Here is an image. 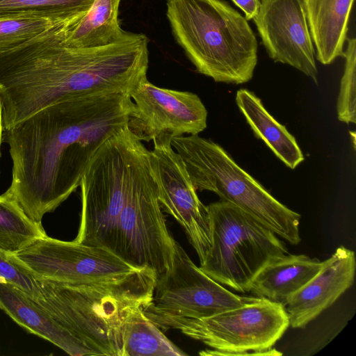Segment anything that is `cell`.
Returning <instances> with one entry per match:
<instances>
[{"mask_svg":"<svg viewBox=\"0 0 356 356\" xmlns=\"http://www.w3.org/2000/svg\"><path fill=\"white\" fill-rule=\"evenodd\" d=\"M61 23L0 53V99L3 129L58 102L98 93L126 92L145 76L148 39L129 34L113 44L73 48L63 40Z\"/></svg>","mask_w":356,"mask_h":356,"instance_id":"cell-2","label":"cell"},{"mask_svg":"<svg viewBox=\"0 0 356 356\" xmlns=\"http://www.w3.org/2000/svg\"><path fill=\"white\" fill-rule=\"evenodd\" d=\"M207 207L211 244L199 268L222 286L249 292L265 266L289 253L285 243L234 204L220 200Z\"/></svg>","mask_w":356,"mask_h":356,"instance_id":"cell-6","label":"cell"},{"mask_svg":"<svg viewBox=\"0 0 356 356\" xmlns=\"http://www.w3.org/2000/svg\"><path fill=\"white\" fill-rule=\"evenodd\" d=\"M129 93H98L49 106L3 130L12 180L6 193L42 224L76 188L101 146L129 123Z\"/></svg>","mask_w":356,"mask_h":356,"instance_id":"cell-1","label":"cell"},{"mask_svg":"<svg viewBox=\"0 0 356 356\" xmlns=\"http://www.w3.org/2000/svg\"><path fill=\"white\" fill-rule=\"evenodd\" d=\"M64 22H67L33 16L0 18V53L17 47Z\"/></svg>","mask_w":356,"mask_h":356,"instance_id":"cell-24","label":"cell"},{"mask_svg":"<svg viewBox=\"0 0 356 356\" xmlns=\"http://www.w3.org/2000/svg\"><path fill=\"white\" fill-rule=\"evenodd\" d=\"M156 277L143 268L79 284L38 281L42 298L35 301L70 337L77 356H122L124 325L151 302Z\"/></svg>","mask_w":356,"mask_h":356,"instance_id":"cell-3","label":"cell"},{"mask_svg":"<svg viewBox=\"0 0 356 356\" xmlns=\"http://www.w3.org/2000/svg\"><path fill=\"white\" fill-rule=\"evenodd\" d=\"M0 309L23 329L77 356L65 332L38 304L17 286L0 277Z\"/></svg>","mask_w":356,"mask_h":356,"instance_id":"cell-18","label":"cell"},{"mask_svg":"<svg viewBox=\"0 0 356 356\" xmlns=\"http://www.w3.org/2000/svg\"><path fill=\"white\" fill-rule=\"evenodd\" d=\"M172 34L196 70L216 82L251 80L257 40L249 23L223 0H167Z\"/></svg>","mask_w":356,"mask_h":356,"instance_id":"cell-4","label":"cell"},{"mask_svg":"<svg viewBox=\"0 0 356 356\" xmlns=\"http://www.w3.org/2000/svg\"><path fill=\"white\" fill-rule=\"evenodd\" d=\"M0 277L14 284L33 300L42 298L38 281L14 253L0 249Z\"/></svg>","mask_w":356,"mask_h":356,"instance_id":"cell-26","label":"cell"},{"mask_svg":"<svg viewBox=\"0 0 356 356\" xmlns=\"http://www.w3.org/2000/svg\"><path fill=\"white\" fill-rule=\"evenodd\" d=\"M315 56L323 65L343 56L354 0H303Z\"/></svg>","mask_w":356,"mask_h":356,"instance_id":"cell-17","label":"cell"},{"mask_svg":"<svg viewBox=\"0 0 356 356\" xmlns=\"http://www.w3.org/2000/svg\"><path fill=\"white\" fill-rule=\"evenodd\" d=\"M14 254L38 281L79 284L121 277L139 270L106 248L47 235Z\"/></svg>","mask_w":356,"mask_h":356,"instance_id":"cell-11","label":"cell"},{"mask_svg":"<svg viewBox=\"0 0 356 356\" xmlns=\"http://www.w3.org/2000/svg\"><path fill=\"white\" fill-rule=\"evenodd\" d=\"M257 298L235 294L211 279L175 241L172 265L157 276L152 301L143 313L145 316L203 318Z\"/></svg>","mask_w":356,"mask_h":356,"instance_id":"cell-10","label":"cell"},{"mask_svg":"<svg viewBox=\"0 0 356 356\" xmlns=\"http://www.w3.org/2000/svg\"><path fill=\"white\" fill-rule=\"evenodd\" d=\"M355 252L339 247L321 270L285 306L289 326L303 328L330 307L354 282Z\"/></svg>","mask_w":356,"mask_h":356,"instance_id":"cell-15","label":"cell"},{"mask_svg":"<svg viewBox=\"0 0 356 356\" xmlns=\"http://www.w3.org/2000/svg\"><path fill=\"white\" fill-rule=\"evenodd\" d=\"M325 263V260L305 254L288 253L265 266L252 282L249 292L285 307L290 298L321 270Z\"/></svg>","mask_w":356,"mask_h":356,"instance_id":"cell-16","label":"cell"},{"mask_svg":"<svg viewBox=\"0 0 356 356\" xmlns=\"http://www.w3.org/2000/svg\"><path fill=\"white\" fill-rule=\"evenodd\" d=\"M236 102L255 136L287 167L293 170L304 161L295 137L268 112L257 96L241 88L236 92Z\"/></svg>","mask_w":356,"mask_h":356,"instance_id":"cell-19","label":"cell"},{"mask_svg":"<svg viewBox=\"0 0 356 356\" xmlns=\"http://www.w3.org/2000/svg\"><path fill=\"white\" fill-rule=\"evenodd\" d=\"M94 0H0V18L33 16L78 22Z\"/></svg>","mask_w":356,"mask_h":356,"instance_id":"cell-23","label":"cell"},{"mask_svg":"<svg viewBox=\"0 0 356 356\" xmlns=\"http://www.w3.org/2000/svg\"><path fill=\"white\" fill-rule=\"evenodd\" d=\"M345 66L337 104L338 119L346 124L356 122V39L346 38Z\"/></svg>","mask_w":356,"mask_h":356,"instance_id":"cell-25","label":"cell"},{"mask_svg":"<svg viewBox=\"0 0 356 356\" xmlns=\"http://www.w3.org/2000/svg\"><path fill=\"white\" fill-rule=\"evenodd\" d=\"M146 316L162 330H179L212 348L201 355H280L273 346L289 327L285 307L259 297L203 318Z\"/></svg>","mask_w":356,"mask_h":356,"instance_id":"cell-7","label":"cell"},{"mask_svg":"<svg viewBox=\"0 0 356 356\" xmlns=\"http://www.w3.org/2000/svg\"><path fill=\"white\" fill-rule=\"evenodd\" d=\"M175 241L159 201L149 150L140 142L118 220L113 253L130 266L151 269L158 276L171 266Z\"/></svg>","mask_w":356,"mask_h":356,"instance_id":"cell-9","label":"cell"},{"mask_svg":"<svg viewBox=\"0 0 356 356\" xmlns=\"http://www.w3.org/2000/svg\"><path fill=\"white\" fill-rule=\"evenodd\" d=\"M140 309L127 319L122 332V356H183L174 344Z\"/></svg>","mask_w":356,"mask_h":356,"instance_id":"cell-21","label":"cell"},{"mask_svg":"<svg viewBox=\"0 0 356 356\" xmlns=\"http://www.w3.org/2000/svg\"><path fill=\"white\" fill-rule=\"evenodd\" d=\"M171 145L183 160L196 190L215 193L289 243L300 242L301 216L276 200L222 147L198 135L173 137Z\"/></svg>","mask_w":356,"mask_h":356,"instance_id":"cell-5","label":"cell"},{"mask_svg":"<svg viewBox=\"0 0 356 356\" xmlns=\"http://www.w3.org/2000/svg\"><path fill=\"white\" fill-rule=\"evenodd\" d=\"M129 127L142 141L161 134L198 135L207 128V111L195 93L162 88L144 76L130 93Z\"/></svg>","mask_w":356,"mask_h":356,"instance_id":"cell-13","label":"cell"},{"mask_svg":"<svg viewBox=\"0 0 356 356\" xmlns=\"http://www.w3.org/2000/svg\"><path fill=\"white\" fill-rule=\"evenodd\" d=\"M3 119H2V106L0 99V158H1V145L3 141Z\"/></svg>","mask_w":356,"mask_h":356,"instance_id":"cell-28","label":"cell"},{"mask_svg":"<svg viewBox=\"0 0 356 356\" xmlns=\"http://www.w3.org/2000/svg\"><path fill=\"white\" fill-rule=\"evenodd\" d=\"M142 142L129 124L107 140L81 178V213L74 241L113 252L134 157Z\"/></svg>","mask_w":356,"mask_h":356,"instance_id":"cell-8","label":"cell"},{"mask_svg":"<svg viewBox=\"0 0 356 356\" xmlns=\"http://www.w3.org/2000/svg\"><path fill=\"white\" fill-rule=\"evenodd\" d=\"M121 0H94L90 8L76 24L68 26L63 42L73 48L99 47L125 38L118 20Z\"/></svg>","mask_w":356,"mask_h":356,"instance_id":"cell-20","label":"cell"},{"mask_svg":"<svg viewBox=\"0 0 356 356\" xmlns=\"http://www.w3.org/2000/svg\"><path fill=\"white\" fill-rule=\"evenodd\" d=\"M172 138L164 134L153 139L149 160L160 205L184 228L201 264L211 244L209 211L199 199L183 160L172 147Z\"/></svg>","mask_w":356,"mask_h":356,"instance_id":"cell-12","label":"cell"},{"mask_svg":"<svg viewBox=\"0 0 356 356\" xmlns=\"http://www.w3.org/2000/svg\"><path fill=\"white\" fill-rule=\"evenodd\" d=\"M232 1L244 13L247 21L253 19L258 13L259 0H232Z\"/></svg>","mask_w":356,"mask_h":356,"instance_id":"cell-27","label":"cell"},{"mask_svg":"<svg viewBox=\"0 0 356 356\" xmlns=\"http://www.w3.org/2000/svg\"><path fill=\"white\" fill-rule=\"evenodd\" d=\"M45 236L42 224L29 218L12 197L0 195V249L16 253Z\"/></svg>","mask_w":356,"mask_h":356,"instance_id":"cell-22","label":"cell"},{"mask_svg":"<svg viewBox=\"0 0 356 356\" xmlns=\"http://www.w3.org/2000/svg\"><path fill=\"white\" fill-rule=\"evenodd\" d=\"M259 2L253 21L269 57L296 68L318 84L315 50L303 0Z\"/></svg>","mask_w":356,"mask_h":356,"instance_id":"cell-14","label":"cell"}]
</instances>
